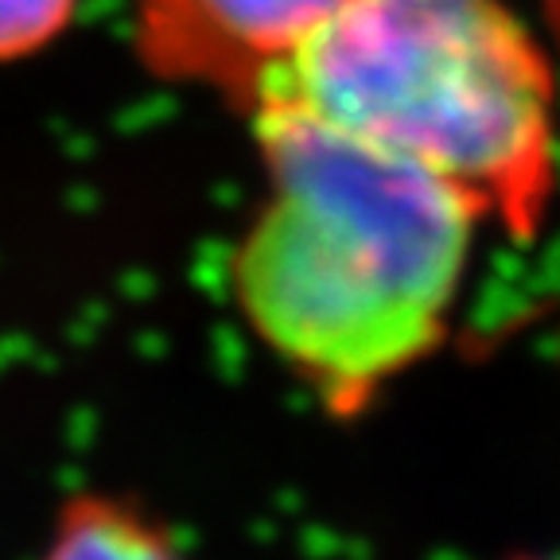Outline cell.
Returning <instances> with one entry per match:
<instances>
[{"mask_svg": "<svg viewBox=\"0 0 560 560\" xmlns=\"http://www.w3.org/2000/svg\"><path fill=\"white\" fill-rule=\"evenodd\" d=\"M272 195L237 249L254 331L354 412L440 339L482 214L389 152L289 109L254 114Z\"/></svg>", "mask_w": 560, "mask_h": 560, "instance_id": "6da1fadb", "label": "cell"}, {"mask_svg": "<svg viewBox=\"0 0 560 560\" xmlns=\"http://www.w3.org/2000/svg\"><path fill=\"white\" fill-rule=\"evenodd\" d=\"M459 191L534 234L552 195V82L499 0H350L257 90Z\"/></svg>", "mask_w": 560, "mask_h": 560, "instance_id": "7a4b0ae2", "label": "cell"}, {"mask_svg": "<svg viewBox=\"0 0 560 560\" xmlns=\"http://www.w3.org/2000/svg\"><path fill=\"white\" fill-rule=\"evenodd\" d=\"M350 0H137L144 59L249 102Z\"/></svg>", "mask_w": 560, "mask_h": 560, "instance_id": "3957f363", "label": "cell"}, {"mask_svg": "<svg viewBox=\"0 0 560 560\" xmlns=\"http://www.w3.org/2000/svg\"><path fill=\"white\" fill-rule=\"evenodd\" d=\"M44 560H184L164 529L132 506L82 494L59 517V534Z\"/></svg>", "mask_w": 560, "mask_h": 560, "instance_id": "277c9868", "label": "cell"}, {"mask_svg": "<svg viewBox=\"0 0 560 560\" xmlns=\"http://www.w3.org/2000/svg\"><path fill=\"white\" fill-rule=\"evenodd\" d=\"M79 0H0V59L39 51L70 24Z\"/></svg>", "mask_w": 560, "mask_h": 560, "instance_id": "5b68a950", "label": "cell"}, {"mask_svg": "<svg viewBox=\"0 0 560 560\" xmlns=\"http://www.w3.org/2000/svg\"><path fill=\"white\" fill-rule=\"evenodd\" d=\"M549 16H552V27L560 32V0H549Z\"/></svg>", "mask_w": 560, "mask_h": 560, "instance_id": "8992f818", "label": "cell"}]
</instances>
